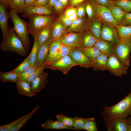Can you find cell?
<instances>
[{"mask_svg":"<svg viewBox=\"0 0 131 131\" xmlns=\"http://www.w3.org/2000/svg\"><path fill=\"white\" fill-rule=\"evenodd\" d=\"M101 114L106 125L114 119L118 117L127 118L131 115V91L116 104L104 107Z\"/></svg>","mask_w":131,"mask_h":131,"instance_id":"6da1fadb","label":"cell"},{"mask_svg":"<svg viewBox=\"0 0 131 131\" xmlns=\"http://www.w3.org/2000/svg\"><path fill=\"white\" fill-rule=\"evenodd\" d=\"M0 47L3 51L15 52L21 56L27 55L28 52L16 33L14 27L9 28L6 35L2 38Z\"/></svg>","mask_w":131,"mask_h":131,"instance_id":"7a4b0ae2","label":"cell"},{"mask_svg":"<svg viewBox=\"0 0 131 131\" xmlns=\"http://www.w3.org/2000/svg\"><path fill=\"white\" fill-rule=\"evenodd\" d=\"M9 13V18L13 24L15 31L28 52L31 44L28 23L21 19L13 10L11 9Z\"/></svg>","mask_w":131,"mask_h":131,"instance_id":"3957f363","label":"cell"},{"mask_svg":"<svg viewBox=\"0 0 131 131\" xmlns=\"http://www.w3.org/2000/svg\"><path fill=\"white\" fill-rule=\"evenodd\" d=\"M29 18V33L33 37L39 30L53 23L55 20V17L51 15H35Z\"/></svg>","mask_w":131,"mask_h":131,"instance_id":"277c9868","label":"cell"},{"mask_svg":"<svg viewBox=\"0 0 131 131\" xmlns=\"http://www.w3.org/2000/svg\"><path fill=\"white\" fill-rule=\"evenodd\" d=\"M131 39L120 40L115 45L114 53L121 62L128 67L130 65Z\"/></svg>","mask_w":131,"mask_h":131,"instance_id":"5b68a950","label":"cell"},{"mask_svg":"<svg viewBox=\"0 0 131 131\" xmlns=\"http://www.w3.org/2000/svg\"><path fill=\"white\" fill-rule=\"evenodd\" d=\"M90 2L94 8L96 17L102 22L109 23L115 27L120 24L114 18L108 7L95 2Z\"/></svg>","mask_w":131,"mask_h":131,"instance_id":"8992f818","label":"cell"},{"mask_svg":"<svg viewBox=\"0 0 131 131\" xmlns=\"http://www.w3.org/2000/svg\"><path fill=\"white\" fill-rule=\"evenodd\" d=\"M45 65V68L50 69L52 70H59L64 74H67L73 67L78 65L73 61L69 55Z\"/></svg>","mask_w":131,"mask_h":131,"instance_id":"52a82bcc","label":"cell"},{"mask_svg":"<svg viewBox=\"0 0 131 131\" xmlns=\"http://www.w3.org/2000/svg\"><path fill=\"white\" fill-rule=\"evenodd\" d=\"M60 40L61 43L72 49L82 48V33L67 32Z\"/></svg>","mask_w":131,"mask_h":131,"instance_id":"ba28073f","label":"cell"},{"mask_svg":"<svg viewBox=\"0 0 131 131\" xmlns=\"http://www.w3.org/2000/svg\"><path fill=\"white\" fill-rule=\"evenodd\" d=\"M101 38L115 45L120 41L115 27L107 23L102 22Z\"/></svg>","mask_w":131,"mask_h":131,"instance_id":"9c48e42d","label":"cell"},{"mask_svg":"<svg viewBox=\"0 0 131 131\" xmlns=\"http://www.w3.org/2000/svg\"><path fill=\"white\" fill-rule=\"evenodd\" d=\"M128 68L121 62L114 53L108 57L107 70L114 75L120 76L126 74Z\"/></svg>","mask_w":131,"mask_h":131,"instance_id":"30bf717a","label":"cell"},{"mask_svg":"<svg viewBox=\"0 0 131 131\" xmlns=\"http://www.w3.org/2000/svg\"><path fill=\"white\" fill-rule=\"evenodd\" d=\"M82 48L72 49L69 54L73 61L81 67L92 68V62L83 53Z\"/></svg>","mask_w":131,"mask_h":131,"instance_id":"8fae6325","label":"cell"},{"mask_svg":"<svg viewBox=\"0 0 131 131\" xmlns=\"http://www.w3.org/2000/svg\"><path fill=\"white\" fill-rule=\"evenodd\" d=\"M105 126L108 131H131V124L127 118H115Z\"/></svg>","mask_w":131,"mask_h":131,"instance_id":"7c38bea8","label":"cell"},{"mask_svg":"<svg viewBox=\"0 0 131 131\" xmlns=\"http://www.w3.org/2000/svg\"><path fill=\"white\" fill-rule=\"evenodd\" d=\"M54 13L52 8L48 7L47 4L44 6H37L31 8L26 7L21 13V16L24 18H28L35 15H51Z\"/></svg>","mask_w":131,"mask_h":131,"instance_id":"4fadbf2b","label":"cell"},{"mask_svg":"<svg viewBox=\"0 0 131 131\" xmlns=\"http://www.w3.org/2000/svg\"><path fill=\"white\" fill-rule=\"evenodd\" d=\"M49 74L44 71L41 73L33 81L31 87L34 95L38 93L42 89L46 88L48 82Z\"/></svg>","mask_w":131,"mask_h":131,"instance_id":"5bb4252c","label":"cell"},{"mask_svg":"<svg viewBox=\"0 0 131 131\" xmlns=\"http://www.w3.org/2000/svg\"><path fill=\"white\" fill-rule=\"evenodd\" d=\"M90 22L85 17L78 18L67 28L66 32L82 33L88 28Z\"/></svg>","mask_w":131,"mask_h":131,"instance_id":"9a60e30c","label":"cell"},{"mask_svg":"<svg viewBox=\"0 0 131 131\" xmlns=\"http://www.w3.org/2000/svg\"><path fill=\"white\" fill-rule=\"evenodd\" d=\"M51 35L39 50L36 64V66L37 67L44 64L47 57L50 46L52 42Z\"/></svg>","mask_w":131,"mask_h":131,"instance_id":"2e32d148","label":"cell"},{"mask_svg":"<svg viewBox=\"0 0 131 131\" xmlns=\"http://www.w3.org/2000/svg\"><path fill=\"white\" fill-rule=\"evenodd\" d=\"M7 9L5 6L0 1V27L2 32V38L6 35L9 28L8 24L9 13Z\"/></svg>","mask_w":131,"mask_h":131,"instance_id":"e0dca14e","label":"cell"},{"mask_svg":"<svg viewBox=\"0 0 131 131\" xmlns=\"http://www.w3.org/2000/svg\"><path fill=\"white\" fill-rule=\"evenodd\" d=\"M115 45L102 39H97L95 46L102 53L108 57L114 53Z\"/></svg>","mask_w":131,"mask_h":131,"instance_id":"ac0fdd59","label":"cell"},{"mask_svg":"<svg viewBox=\"0 0 131 131\" xmlns=\"http://www.w3.org/2000/svg\"><path fill=\"white\" fill-rule=\"evenodd\" d=\"M67 27L59 20L55 22L51 35L52 42L60 39L67 32Z\"/></svg>","mask_w":131,"mask_h":131,"instance_id":"d6986e66","label":"cell"},{"mask_svg":"<svg viewBox=\"0 0 131 131\" xmlns=\"http://www.w3.org/2000/svg\"><path fill=\"white\" fill-rule=\"evenodd\" d=\"M42 128L46 130L54 129L60 130L63 129L74 130L73 127L67 126L57 119L53 121L48 119L41 125Z\"/></svg>","mask_w":131,"mask_h":131,"instance_id":"ffe728a7","label":"cell"},{"mask_svg":"<svg viewBox=\"0 0 131 131\" xmlns=\"http://www.w3.org/2000/svg\"><path fill=\"white\" fill-rule=\"evenodd\" d=\"M61 43L60 39L52 42L50 45L49 53L45 61V64L52 62L59 51Z\"/></svg>","mask_w":131,"mask_h":131,"instance_id":"44dd1931","label":"cell"},{"mask_svg":"<svg viewBox=\"0 0 131 131\" xmlns=\"http://www.w3.org/2000/svg\"><path fill=\"white\" fill-rule=\"evenodd\" d=\"M16 87L20 95L31 97L35 95L31 85L26 81H18L16 83Z\"/></svg>","mask_w":131,"mask_h":131,"instance_id":"7402d4cb","label":"cell"},{"mask_svg":"<svg viewBox=\"0 0 131 131\" xmlns=\"http://www.w3.org/2000/svg\"><path fill=\"white\" fill-rule=\"evenodd\" d=\"M88 28L97 39H101L102 22L98 18L95 17L90 21Z\"/></svg>","mask_w":131,"mask_h":131,"instance_id":"603a6c76","label":"cell"},{"mask_svg":"<svg viewBox=\"0 0 131 131\" xmlns=\"http://www.w3.org/2000/svg\"><path fill=\"white\" fill-rule=\"evenodd\" d=\"M54 23L39 30L35 33L38 36L39 50L51 35Z\"/></svg>","mask_w":131,"mask_h":131,"instance_id":"cb8c5ba5","label":"cell"},{"mask_svg":"<svg viewBox=\"0 0 131 131\" xmlns=\"http://www.w3.org/2000/svg\"><path fill=\"white\" fill-rule=\"evenodd\" d=\"M83 42L82 48H86L94 46L97 39L89 30H85L82 32Z\"/></svg>","mask_w":131,"mask_h":131,"instance_id":"d4e9b609","label":"cell"},{"mask_svg":"<svg viewBox=\"0 0 131 131\" xmlns=\"http://www.w3.org/2000/svg\"><path fill=\"white\" fill-rule=\"evenodd\" d=\"M108 57L103 54H101L93 63L92 68L95 71H104L107 70V63Z\"/></svg>","mask_w":131,"mask_h":131,"instance_id":"484cf974","label":"cell"},{"mask_svg":"<svg viewBox=\"0 0 131 131\" xmlns=\"http://www.w3.org/2000/svg\"><path fill=\"white\" fill-rule=\"evenodd\" d=\"M108 8L114 18L117 21L120 23L126 12L112 2L110 4Z\"/></svg>","mask_w":131,"mask_h":131,"instance_id":"4316f807","label":"cell"},{"mask_svg":"<svg viewBox=\"0 0 131 131\" xmlns=\"http://www.w3.org/2000/svg\"><path fill=\"white\" fill-rule=\"evenodd\" d=\"M116 27L120 40L131 39V26H125L120 24Z\"/></svg>","mask_w":131,"mask_h":131,"instance_id":"83f0119b","label":"cell"},{"mask_svg":"<svg viewBox=\"0 0 131 131\" xmlns=\"http://www.w3.org/2000/svg\"><path fill=\"white\" fill-rule=\"evenodd\" d=\"M34 41L32 49L30 55L29 62L30 66L36 65L39 51L38 35L35 34L33 37Z\"/></svg>","mask_w":131,"mask_h":131,"instance_id":"f1b7e54d","label":"cell"},{"mask_svg":"<svg viewBox=\"0 0 131 131\" xmlns=\"http://www.w3.org/2000/svg\"><path fill=\"white\" fill-rule=\"evenodd\" d=\"M83 53L92 62V64L96 59L102 53L95 46L89 48H83Z\"/></svg>","mask_w":131,"mask_h":131,"instance_id":"f546056e","label":"cell"},{"mask_svg":"<svg viewBox=\"0 0 131 131\" xmlns=\"http://www.w3.org/2000/svg\"><path fill=\"white\" fill-rule=\"evenodd\" d=\"M40 108L39 106H36L33 109L29 112V114L20 121L15 126L12 127L9 131H17L22 128L26 123L27 122L32 118L34 113Z\"/></svg>","mask_w":131,"mask_h":131,"instance_id":"4dcf8cb0","label":"cell"},{"mask_svg":"<svg viewBox=\"0 0 131 131\" xmlns=\"http://www.w3.org/2000/svg\"><path fill=\"white\" fill-rule=\"evenodd\" d=\"M0 80L4 83L12 82L16 83L18 81L17 74L12 71L0 72Z\"/></svg>","mask_w":131,"mask_h":131,"instance_id":"1f68e13d","label":"cell"},{"mask_svg":"<svg viewBox=\"0 0 131 131\" xmlns=\"http://www.w3.org/2000/svg\"><path fill=\"white\" fill-rule=\"evenodd\" d=\"M9 4L11 9L17 14L22 12L25 8V0H9Z\"/></svg>","mask_w":131,"mask_h":131,"instance_id":"d6a6232c","label":"cell"},{"mask_svg":"<svg viewBox=\"0 0 131 131\" xmlns=\"http://www.w3.org/2000/svg\"><path fill=\"white\" fill-rule=\"evenodd\" d=\"M74 122L73 127L74 130H79L83 129L85 123L87 121L95 119L94 117L84 118L75 116L74 117Z\"/></svg>","mask_w":131,"mask_h":131,"instance_id":"836d02e7","label":"cell"},{"mask_svg":"<svg viewBox=\"0 0 131 131\" xmlns=\"http://www.w3.org/2000/svg\"><path fill=\"white\" fill-rule=\"evenodd\" d=\"M38 67L36 65L31 66L23 72L17 74L18 81H26Z\"/></svg>","mask_w":131,"mask_h":131,"instance_id":"e575fe53","label":"cell"},{"mask_svg":"<svg viewBox=\"0 0 131 131\" xmlns=\"http://www.w3.org/2000/svg\"><path fill=\"white\" fill-rule=\"evenodd\" d=\"M30 55L12 72L17 74H20L27 69L31 66L29 62Z\"/></svg>","mask_w":131,"mask_h":131,"instance_id":"d590c367","label":"cell"},{"mask_svg":"<svg viewBox=\"0 0 131 131\" xmlns=\"http://www.w3.org/2000/svg\"><path fill=\"white\" fill-rule=\"evenodd\" d=\"M112 2L126 12H131V0H116Z\"/></svg>","mask_w":131,"mask_h":131,"instance_id":"8d00e7d4","label":"cell"},{"mask_svg":"<svg viewBox=\"0 0 131 131\" xmlns=\"http://www.w3.org/2000/svg\"><path fill=\"white\" fill-rule=\"evenodd\" d=\"M56 118L57 120L65 125L70 127H73L74 123V118L66 116L62 114L57 115Z\"/></svg>","mask_w":131,"mask_h":131,"instance_id":"74e56055","label":"cell"},{"mask_svg":"<svg viewBox=\"0 0 131 131\" xmlns=\"http://www.w3.org/2000/svg\"><path fill=\"white\" fill-rule=\"evenodd\" d=\"M72 49L71 48L61 43L59 51L52 62L64 56L68 55Z\"/></svg>","mask_w":131,"mask_h":131,"instance_id":"f35d334b","label":"cell"},{"mask_svg":"<svg viewBox=\"0 0 131 131\" xmlns=\"http://www.w3.org/2000/svg\"><path fill=\"white\" fill-rule=\"evenodd\" d=\"M45 66V64H44L38 67L27 80L26 81L31 86L34 80L41 73L44 71Z\"/></svg>","mask_w":131,"mask_h":131,"instance_id":"ab89813d","label":"cell"},{"mask_svg":"<svg viewBox=\"0 0 131 131\" xmlns=\"http://www.w3.org/2000/svg\"><path fill=\"white\" fill-rule=\"evenodd\" d=\"M29 113H28L24 116L20 117L16 120L9 124L0 126V131H9L10 130L20 121L28 115Z\"/></svg>","mask_w":131,"mask_h":131,"instance_id":"60d3db41","label":"cell"},{"mask_svg":"<svg viewBox=\"0 0 131 131\" xmlns=\"http://www.w3.org/2000/svg\"><path fill=\"white\" fill-rule=\"evenodd\" d=\"M85 5L86 13L89 20L90 21L96 17L94 8L90 2L86 3Z\"/></svg>","mask_w":131,"mask_h":131,"instance_id":"b9f144b4","label":"cell"},{"mask_svg":"<svg viewBox=\"0 0 131 131\" xmlns=\"http://www.w3.org/2000/svg\"><path fill=\"white\" fill-rule=\"evenodd\" d=\"M83 129L88 131H98L95 119L87 122L84 126Z\"/></svg>","mask_w":131,"mask_h":131,"instance_id":"7bdbcfd3","label":"cell"},{"mask_svg":"<svg viewBox=\"0 0 131 131\" xmlns=\"http://www.w3.org/2000/svg\"><path fill=\"white\" fill-rule=\"evenodd\" d=\"M120 24L125 26H131V13L126 12Z\"/></svg>","mask_w":131,"mask_h":131,"instance_id":"ee69618b","label":"cell"},{"mask_svg":"<svg viewBox=\"0 0 131 131\" xmlns=\"http://www.w3.org/2000/svg\"><path fill=\"white\" fill-rule=\"evenodd\" d=\"M77 8V14L78 18L84 17L86 13L85 4H81Z\"/></svg>","mask_w":131,"mask_h":131,"instance_id":"f6af8a7d","label":"cell"},{"mask_svg":"<svg viewBox=\"0 0 131 131\" xmlns=\"http://www.w3.org/2000/svg\"><path fill=\"white\" fill-rule=\"evenodd\" d=\"M59 20L66 27L70 26L72 24L73 22L69 19L64 14L61 15L59 18Z\"/></svg>","mask_w":131,"mask_h":131,"instance_id":"bcb514c9","label":"cell"},{"mask_svg":"<svg viewBox=\"0 0 131 131\" xmlns=\"http://www.w3.org/2000/svg\"><path fill=\"white\" fill-rule=\"evenodd\" d=\"M77 11L76 8L72 7L66 9L64 12V14L67 16L77 13Z\"/></svg>","mask_w":131,"mask_h":131,"instance_id":"7dc6e473","label":"cell"},{"mask_svg":"<svg viewBox=\"0 0 131 131\" xmlns=\"http://www.w3.org/2000/svg\"><path fill=\"white\" fill-rule=\"evenodd\" d=\"M37 0H25L26 7L31 8L37 6Z\"/></svg>","mask_w":131,"mask_h":131,"instance_id":"c3c4849f","label":"cell"},{"mask_svg":"<svg viewBox=\"0 0 131 131\" xmlns=\"http://www.w3.org/2000/svg\"><path fill=\"white\" fill-rule=\"evenodd\" d=\"M64 7L62 2L58 1L53 7L54 9L55 12H58L62 9Z\"/></svg>","mask_w":131,"mask_h":131,"instance_id":"681fc988","label":"cell"},{"mask_svg":"<svg viewBox=\"0 0 131 131\" xmlns=\"http://www.w3.org/2000/svg\"><path fill=\"white\" fill-rule=\"evenodd\" d=\"M95 2L103 5L108 7L110 4L112 2L111 0H93Z\"/></svg>","mask_w":131,"mask_h":131,"instance_id":"f907efd6","label":"cell"},{"mask_svg":"<svg viewBox=\"0 0 131 131\" xmlns=\"http://www.w3.org/2000/svg\"><path fill=\"white\" fill-rule=\"evenodd\" d=\"M86 0H70V5L72 7L78 5Z\"/></svg>","mask_w":131,"mask_h":131,"instance_id":"816d5d0a","label":"cell"},{"mask_svg":"<svg viewBox=\"0 0 131 131\" xmlns=\"http://www.w3.org/2000/svg\"><path fill=\"white\" fill-rule=\"evenodd\" d=\"M49 0H37V6H44L47 5Z\"/></svg>","mask_w":131,"mask_h":131,"instance_id":"f5cc1de1","label":"cell"},{"mask_svg":"<svg viewBox=\"0 0 131 131\" xmlns=\"http://www.w3.org/2000/svg\"><path fill=\"white\" fill-rule=\"evenodd\" d=\"M66 16L72 22L76 20L78 18L77 13Z\"/></svg>","mask_w":131,"mask_h":131,"instance_id":"db71d44e","label":"cell"},{"mask_svg":"<svg viewBox=\"0 0 131 131\" xmlns=\"http://www.w3.org/2000/svg\"><path fill=\"white\" fill-rule=\"evenodd\" d=\"M58 1V0H49L47 4L48 6L50 8H52Z\"/></svg>","mask_w":131,"mask_h":131,"instance_id":"11a10c76","label":"cell"},{"mask_svg":"<svg viewBox=\"0 0 131 131\" xmlns=\"http://www.w3.org/2000/svg\"><path fill=\"white\" fill-rule=\"evenodd\" d=\"M0 0V1L5 6L7 9H9L10 8L9 4V0Z\"/></svg>","mask_w":131,"mask_h":131,"instance_id":"9f6ffc18","label":"cell"},{"mask_svg":"<svg viewBox=\"0 0 131 131\" xmlns=\"http://www.w3.org/2000/svg\"><path fill=\"white\" fill-rule=\"evenodd\" d=\"M69 0H61L62 2L63 6H67L68 4Z\"/></svg>","mask_w":131,"mask_h":131,"instance_id":"6f0895ef","label":"cell"},{"mask_svg":"<svg viewBox=\"0 0 131 131\" xmlns=\"http://www.w3.org/2000/svg\"><path fill=\"white\" fill-rule=\"evenodd\" d=\"M128 121L129 123L131 124V115L129 118L128 119Z\"/></svg>","mask_w":131,"mask_h":131,"instance_id":"680465c9","label":"cell"},{"mask_svg":"<svg viewBox=\"0 0 131 131\" xmlns=\"http://www.w3.org/2000/svg\"><path fill=\"white\" fill-rule=\"evenodd\" d=\"M111 0L113 1H115V0Z\"/></svg>","mask_w":131,"mask_h":131,"instance_id":"91938a15","label":"cell"},{"mask_svg":"<svg viewBox=\"0 0 131 131\" xmlns=\"http://www.w3.org/2000/svg\"><path fill=\"white\" fill-rule=\"evenodd\" d=\"M58 1H60L61 2V0H58Z\"/></svg>","mask_w":131,"mask_h":131,"instance_id":"94428289","label":"cell"}]
</instances>
